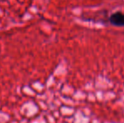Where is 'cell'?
<instances>
[{"label":"cell","mask_w":124,"mask_h":123,"mask_svg":"<svg viewBox=\"0 0 124 123\" xmlns=\"http://www.w3.org/2000/svg\"><path fill=\"white\" fill-rule=\"evenodd\" d=\"M109 21L114 26L123 27L124 26V13L121 11L115 12L110 15Z\"/></svg>","instance_id":"obj_1"}]
</instances>
